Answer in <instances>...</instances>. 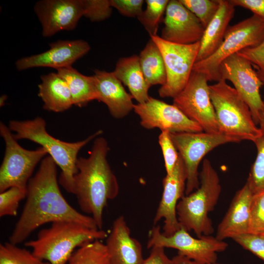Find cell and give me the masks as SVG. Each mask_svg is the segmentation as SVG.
I'll return each mask as SVG.
<instances>
[{
    "instance_id": "obj_30",
    "label": "cell",
    "mask_w": 264,
    "mask_h": 264,
    "mask_svg": "<svg viewBox=\"0 0 264 264\" xmlns=\"http://www.w3.org/2000/svg\"><path fill=\"white\" fill-rule=\"evenodd\" d=\"M168 0H146V7L137 18L150 36L156 35L159 23L169 2Z\"/></svg>"
},
{
    "instance_id": "obj_1",
    "label": "cell",
    "mask_w": 264,
    "mask_h": 264,
    "mask_svg": "<svg viewBox=\"0 0 264 264\" xmlns=\"http://www.w3.org/2000/svg\"><path fill=\"white\" fill-rule=\"evenodd\" d=\"M56 166L51 156H45L29 179L25 204L9 238L11 243L23 242L37 228L49 222L71 221L98 229L91 216L77 211L64 197L59 188Z\"/></svg>"
},
{
    "instance_id": "obj_19",
    "label": "cell",
    "mask_w": 264,
    "mask_h": 264,
    "mask_svg": "<svg viewBox=\"0 0 264 264\" xmlns=\"http://www.w3.org/2000/svg\"><path fill=\"white\" fill-rule=\"evenodd\" d=\"M110 264H142V248L140 242L131 235L123 216L113 222L105 243Z\"/></svg>"
},
{
    "instance_id": "obj_31",
    "label": "cell",
    "mask_w": 264,
    "mask_h": 264,
    "mask_svg": "<svg viewBox=\"0 0 264 264\" xmlns=\"http://www.w3.org/2000/svg\"><path fill=\"white\" fill-rule=\"evenodd\" d=\"M199 20L205 28L219 8V0H179Z\"/></svg>"
},
{
    "instance_id": "obj_38",
    "label": "cell",
    "mask_w": 264,
    "mask_h": 264,
    "mask_svg": "<svg viewBox=\"0 0 264 264\" xmlns=\"http://www.w3.org/2000/svg\"><path fill=\"white\" fill-rule=\"evenodd\" d=\"M112 7L122 15L129 17H138L143 12V0H110Z\"/></svg>"
},
{
    "instance_id": "obj_8",
    "label": "cell",
    "mask_w": 264,
    "mask_h": 264,
    "mask_svg": "<svg viewBox=\"0 0 264 264\" xmlns=\"http://www.w3.org/2000/svg\"><path fill=\"white\" fill-rule=\"evenodd\" d=\"M11 132L0 122V134L5 143V152L0 167V193L12 187L26 189L36 165L47 154L41 147L35 150L23 148Z\"/></svg>"
},
{
    "instance_id": "obj_44",
    "label": "cell",
    "mask_w": 264,
    "mask_h": 264,
    "mask_svg": "<svg viewBox=\"0 0 264 264\" xmlns=\"http://www.w3.org/2000/svg\"><path fill=\"white\" fill-rule=\"evenodd\" d=\"M263 236H264V235H263Z\"/></svg>"
},
{
    "instance_id": "obj_13",
    "label": "cell",
    "mask_w": 264,
    "mask_h": 264,
    "mask_svg": "<svg viewBox=\"0 0 264 264\" xmlns=\"http://www.w3.org/2000/svg\"><path fill=\"white\" fill-rule=\"evenodd\" d=\"M220 81H230L248 105L255 123L259 124L264 114L260 89L264 85L251 63L237 53L224 60L219 69Z\"/></svg>"
},
{
    "instance_id": "obj_6",
    "label": "cell",
    "mask_w": 264,
    "mask_h": 264,
    "mask_svg": "<svg viewBox=\"0 0 264 264\" xmlns=\"http://www.w3.org/2000/svg\"><path fill=\"white\" fill-rule=\"evenodd\" d=\"M210 96L215 111L220 132L238 142H253L262 131L256 126L249 107L237 90L221 80L209 86Z\"/></svg>"
},
{
    "instance_id": "obj_5",
    "label": "cell",
    "mask_w": 264,
    "mask_h": 264,
    "mask_svg": "<svg viewBox=\"0 0 264 264\" xmlns=\"http://www.w3.org/2000/svg\"><path fill=\"white\" fill-rule=\"evenodd\" d=\"M199 187L184 195L176 206V214L181 227L193 231L198 238L210 236L214 231L209 213L218 203L221 185L219 175L207 159L203 161L199 175Z\"/></svg>"
},
{
    "instance_id": "obj_32",
    "label": "cell",
    "mask_w": 264,
    "mask_h": 264,
    "mask_svg": "<svg viewBox=\"0 0 264 264\" xmlns=\"http://www.w3.org/2000/svg\"><path fill=\"white\" fill-rule=\"evenodd\" d=\"M26 189L12 187L0 192V217L17 215L20 201L26 197Z\"/></svg>"
},
{
    "instance_id": "obj_35",
    "label": "cell",
    "mask_w": 264,
    "mask_h": 264,
    "mask_svg": "<svg viewBox=\"0 0 264 264\" xmlns=\"http://www.w3.org/2000/svg\"><path fill=\"white\" fill-rule=\"evenodd\" d=\"M158 143L164 159L166 175H169L178 160L179 154L171 139L169 132L162 131L158 136Z\"/></svg>"
},
{
    "instance_id": "obj_15",
    "label": "cell",
    "mask_w": 264,
    "mask_h": 264,
    "mask_svg": "<svg viewBox=\"0 0 264 264\" xmlns=\"http://www.w3.org/2000/svg\"><path fill=\"white\" fill-rule=\"evenodd\" d=\"M34 10L44 37L73 30L84 15L83 0H41L36 2Z\"/></svg>"
},
{
    "instance_id": "obj_14",
    "label": "cell",
    "mask_w": 264,
    "mask_h": 264,
    "mask_svg": "<svg viewBox=\"0 0 264 264\" xmlns=\"http://www.w3.org/2000/svg\"><path fill=\"white\" fill-rule=\"evenodd\" d=\"M133 111L145 129H159L172 132H203L200 126L190 119L175 105L150 97L145 103L134 105Z\"/></svg>"
},
{
    "instance_id": "obj_40",
    "label": "cell",
    "mask_w": 264,
    "mask_h": 264,
    "mask_svg": "<svg viewBox=\"0 0 264 264\" xmlns=\"http://www.w3.org/2000/svg\"><path fill=\"white\" fill-rule=\"evenodd\" d=\"M151 249L149 256L144 259L142 264H172L171 259L166 254L164 248L154 246Z\"/></svg>"
},
{
    "instance_id": "obj_10",
    "label": "cell",
    "mask_w": 264,
    "mask_h": 264,
    "mask_svg": "<svg viewBox=\"0 0 264 264\" xmlns=\"http://www.w3.org/2000/svg\"><path fill=\"white\" fill-rule=\"evenodd\" d=\"M228 246L216 237L194 238L182 227L173 235L166 236L161 231L160 227L155 225L150 230L147 244L149 249L154 246L176 249L177 254L199 263H216L217 253L225 251Z\"/></svg>"
},
{
    "instance_id": "obj_34",
    "label": "cell",
    "mask_w": 264,
    "mask_h": 264,
    "mask_svg": "<svg viewBox=\"0 0 264 264\" xmlns=\"http://www.w3.org/2000/svg\"><path fill=\"white\" fill-rule=\"evenodd\" d=\"M84 15L92 22L109 18L112 13L110 0H83Z\"/></svg>"
},
{
    "instance_id": "obj_39",
    "label": "cell",
    "mask_w": 264,
    "mask_h": 264,
    "mask_svg": "<svg viewBox=\"0 0 264 264\" xmlns=\"http://www.w3.org/2000/svg\"><path fill=\"white\" fill-rule=\"evenodd\" d=\"M235 6H241L251 11L264 19V0H230Z\"/></svg>"
},
{
    "instance_id": "obj_12",
    "label": "cell",
    "mask_w": 264,
    "mask_h": 264,
    "mask_svg": "<svg viewBox=\"0 0 264 264\" xmlns=\"http://www.w3.org/2000/svg\"><path fill=\"white\" fill-rule=\"evenodd\" d=\"M208 81L203 73L192 71L185 88L173 98V105L199 124L203 132L220 133Z\"/></svg>"
},
{
    "instance_id": "obj_37",
    "label": "cell",
    "mask_w": 264,
    "mask_h": 264,
    "mask_svg": "<svg viewBox=\"0 0 264 264\" xmlns=\"http://www.w3.org/2000/svg\"><path fill=\"white\" fill-rule=\"evenodd\" d=\"M244 249L249 251L264 261V236L246 233L233 239Z\"/></svg>"
},
{
    "instance_id": "obj_26",
    "label": "cell",
    "mask_w": 264,
    "mask_h": 264,
    "mask_svg": "<svg viewBox=\"0 0 264 264\" xmlns=\"http://www.w3.org/2000/svg\"><path fill=\"white\" fill-rule=\"evenodd\" d=\"M140 66L144 77L151 87L164 85L166 81V72L162 54L151 39L139 56Z\"/></svg>"
},
{
    "instance_id": "obj_43",
    "label": "cell",
    "mask_w": 264,
    "mask_h": 264,
    "mask_svg": "<svg viewBox=\"0 0 264 264\" xmlns=\"http://www.w3.org/2000/svg\"><path fill=\"white\" fill-rule=\"evenodd\" d=\"M263 102H264V100H263Z\"/></svg>"
},
{
    "instance_id": "obj_36",
    "label": "cell",
    "mask_w": 264,
    "mask_h": 264,
    "mask_svg": "<svg viewBox=\"0 0 264 264\" xmlns=\"http://www.w3.org/2000/svg\"><path fill=\"white\" fill-rule=\"evenodd\" d=\"M255 67L258 76L264 84V40L258 45L245 48L237 53Z\"/></svg>"
},
{
    "instance_id": "obj_2",
    "label": "cell",
    "mask_w": 264,
    "mask_h": 264,
    "mask_svg": "<svg viewBox=\"0 0 264 264\" xmlns=\"http://www.w3.org/2000/svg\"><path fill=\"white\" fill-rule=\"evenodd\" d=\"M110 150L107 140L101 136L93 142L88 157L77 159L72 194L81 211L90 215L102 229L103 211L108 201L115 198L119 187L116 176L107 159Z\"/></svg>"
},
{
    "instance_id": "obj_17",
    "label": "cell",
    "mask_w": 264,
    "mask_h": 264,
    "mask_svg": "<svg viewBox=\"0 0 264 264\" xmlns=\"http://www.w3.org/2000/svg\"><path fill=\"white\" fill-rule=\"evenodd\" d=\"M165 14L161 38L182 44H192L201 40L205 28L179 0H169Z\"/></svg>"
},
{
    "instance_id": "obj_29",
    "label": "cell",
    "mask_w": 264,
    "mask_h": 264,
    "mask_svg": "<svg viewBox=\"0 0 264 264\" xmlns=\"http://www.w3.org/2000/svg\"><path fill=\"white\" fill-rule=\"evenodd\" d=\"M0 264H50L9 242L0 245Z\"/></svg>"
},
{
    "instance_id": "obj_24",
    "label": "cell",
    "mask_w": 264,
    "mask_h": 264,
    "mask_svg": "<svg viewBox=\"0 0 264 264\" xmlns=\"http://www.w3.org/2000/svg\"><path fill=\"white\" fill-rule=\"evenodd\" d=\"M38 95L43 108L54 112H62L73 105L71 95L66 81L57 73L51 72L41 76Z\"/></svg>"
},
{
    "instance_id": "obj_42",
    "label": "cell",
    "mask_w": 264,
    "mask_h": 264,
    "mask_svg": "<svg viewBox=\"0 0 264 264\" xmlns=\"http://www.w3.org/2000/svg\"><path fill=\"white\" fill-rule=\"evenodd\" d=\"M7 96L5 95H3L0 97V106H3L4 104V102L6 100Z\"/></svg>"
},
{
    "instance_id": "obj_16",
    "label": "cell",
    "mask_w": 264,
    "mask_h": 264,
    "mask_svg": "<svg viewBox=\"0 0 264 264\" xmlns=\"http://www.w3.org/2000/svg\"><path fill=\"white\" fill-rule=\"evenodd\" d=\"M186 174L183 160L180 155L172 172L166 175L162 181L163 193L155 216L154 224L164 219L162 233L170 236L180 229L176 214V206L185 195Z\"/></svg>"
},
{
    "instance_id": "obj_9",
    "label": "cell",
    "mask_w": 264,
    "mask_h": 264,
    "mask_svg": "<svg viewBox=\"0 0 264 264\" xmlns=\"http://www.w3.org/2000/svg\"><path fill=\"white\" fill-rule=\"evenodd\" d=\"M151 39L159 48L165 66L166 81L158 90L162 98L176 96L188 83L200 47V41L182 44L166 41L157 35Z\"/></svg>"
},
{
    "instance_id": "obj_22",
    "label": "cell",
    "mask_w": 264,
    "mask_h": 264,
    "mask_svg": "<svg viewBox=\"0 0 264 264\" xmlns=\"http://www.w3.org/2000/svg\"><path fill=\"white\" fill-rule=\"evenodd\" d=\"M219 8L205 28L200 41L196 62L207 59L220 47L223 41L228 24L235 13V6L230 0H219Z\"/></svg>"
},
{
    "instance_id": "obj_20",
    "label": "cell",
    "mask_w": 264,
    "mask_h": 264,
    "mask_svg": "<svg viewBox=\"0 0 264 264\" xmlns=\"http://www.w3.org/2000/svg\"><path fill=\"white\" fill-rule=\"evenodd\" d=\"M94 78L96 100L102 102L115 118H122L133 110L132 97L113 72L95 70Z\"/></svg>"
},
{
    "instance_id": "obj_25",
    "label": "cell",
    "mask_w": 264,
    "mask_h": 264,
    "mask_svg": "<svg viewBox=\"0 0 264 264\" xmlns=\"http://www.w3.org/2000/svg\"><path fill=\"white\" fill-rule=\"evenodd\" d=\"M57 73L66 82L73 105L83 107L96 100V92L93 76L84 75L72 66L57 69Z\"/></svg>"
},
{
    "instance_id": "obj_21",
    "label": "cell",
    "mask_w": 264,
    "mask_h": 264,
    "mask_svg": "<svg viewBox=\"0 0 264 264\" xmlns=\"http://www.w3.org/2000/svg\"><path fill=\"white\" fill-rule=\"evenodd\" d=\"M253 194L246 182L237 192L225 215L219 224L216 238L223 241L248 233Z\"/></svg>"
},
{
    "instance_id": "obj_18",
    "label": "cell",
    "mask_w": 264,
    "mask_h": 264,
    "mask_svg": "<svg viewBox=\"0 0 264 264\" xmlns=\"http://www.w3.org/2000/svg\"><path fill=\"white\" fill-rule=\"evenodd\" d=\"M48 50L18 60L16 67L23 70L36 67H49L57 69L72 66L77 60L90 49L88 43L82 40H60L49 44Z\"/></svg>"
},
{
    "instance_id": "obj_41",
    "label": "cell",
    "mask_w": 264,
    "mask_h": 264,
    "mask_svg": "<svg viewBox=\"0 0 264 264\" xmlns=\"http://www.w3.org/2000/svg\"><path fill=\"white\" fill-rule=\"evenodd\" d=\"M172 264H221L213 263H199L190 260L180 254H177L171 259Z\"/></svg>"
},
{
    "instance_id": "obj_3",
    "label": "cell",
    "mask_w": 264,
    "mask_h": 264,
    "mask_svg": "<svg viewBox=\"0 0 264 264\" xmlns=\"http://www.w3.org/2000/svg\"><path fill=\"white\" fill-rule=\"evenodd\" d=\"M8 126L15 132L13 135L17 140H29L45 150L61 169L59 183L66 192L72 194L74 177L78 171L76 163L78 153L103 132L102 130H98L84 140L68 142L56 138L48 133L45 120L41 117L25 120H10Z\"/></svg>"
},
{
    "instance_id": "obj_23",
    "label": "cell",
    "mask_w": 264,
    "mask_h": 264,
    "mask_svg": "<svg viewBox=\"0 0 264 264\" xmlns=\"http://www.w3.org/2000/svg\"><path fill=\"white\" fill-rule=\"evenodd\" d=\"M113 73L128 87L131 95L138 103H143L149 100L150 96L148 91L151 86L144 77L139 56L133 55L120 58Z\"/></svg>"
},
{
    "instance_id": "obj_28",
    "label": "cell",
    "mask_w": 264,
    "mask_h": 264,
    "mask_svg": "<svg viewBox=\"0 0 264 264\" xmlns=\"http://www.w3.org/2000/svg\"><path fill=\"white\" fill-rule=\"evenodd\" d=\"M259 125L262 134L254 142L257 149V155L246 182L253 194L264 190V114Z\"/></svg>"
},
{
    "instance_id": "obj_27",
    "label": "cell",
    "mask_w": 264,
    "mask_h": 264,
    "mask_svg": "<svg viewBox=\"0 0 264 264\" xmlns=\"http://www.w3.org/2000/svg\"><path fill=\"white\" fill-rule=\"evenodd\" d=\"M100 241L95 240L79 247L67 264H110L106 244Z\"/></svg>"
},
{
    "instance_id": "obj_4",
    "label": "cell",
    "mask_w": 264,
    "mask_h": 264,
    "mask_svg": "<svg viewBox=\"0 0 264 264\" xmlns=\"http://www.w3.org/2000/svg\"><path fill=\"white\" fill-rule=\"evenodd\" d=\"M108 234L102 229H92L71 221H58L41 230L36 239L25 242L38 258L50 264H67L77 247L106 239Z\"/></svg>"
},
{
    "instance_id": "obj_7",
    "label": "cell",
    "mask_w": 264,
    "mask_h": 264,
    "mask_svg": "<svg viewBox=\"0 0 264 264\" xmlns=\"http://www.w3.org/2000/svg\"><path fill=\"white\" fill-rule=\"evenodd\" d=\"M264 40V19L253 14L228 26L218 49L206 59L196 62L193 71L203 73L208 81H220L219 67L231 55L258 45Z\"/></svg>"
},
{
    "instance_id": "obj_11",
    "label": "cell",
    "mask_w": 264,
    "mask_h": 264,
    "mask_svg": "<svg viewBox=\"0 0 264 264\" xmlns=\"http://www.w3.org/2000/svg\"><path fill=\"white\" fill-rule=\"evenodd\" d=\"M170 134L185 166L186 174L185 195L191 194L199 186L198 167L203 157L220 145L238 142L234 138L222 133L201 132Z\"/></svg>"
},
{
    "instance_id": "obj_33",
    "label": "cell",
    "mask_w": 264,
    "mask_h": 264,
    "mask_svg": "<svg viewBox=\"0 0 264 264\" xmlns=\"http://www.w3.org/2000/svg\"><path fill=\"white\" fill-rule=\"evenodd\" d=\"M248 233L264 235V190L253 195Z\"/></svg>"
}]
</instances>
